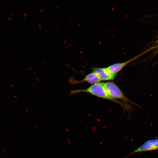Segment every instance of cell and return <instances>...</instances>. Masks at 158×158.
Returning <instances> with one entry per match:
<instances>
[{
    "label": "cell",
    "instance_id": "1",
    "mask_svg": "<svg viewBox=\"0 0 158 158\" xmlns=\"http://www.w3.org/2000/svg\"><path fill=\"white\" fill-rule=\"evenodd\" d=\"M83 92L88 93L96 97L114 102L121 105L128 111L129 112L131 110L132 108L129 104H125L112 98L105 88L103 83L100 82L93 84L86 89L73 90L70 91L71 95Z\"/></svg>",
    "mask_w": 158,
    "mask_h": 158
},
{
    "label": "cell",
    "instance_id": "2",
    "mask_svg": "<svg viewBox=\"0 0 158 158\" xmlns=\"http://www.w3.org/2000/svg\"><path fill=\"white\" fill-rule=\"evenodd\" d=\"M103 84L109 94L113 99L118 100H120L126 104H128V103H129L139 106L138 104L128 99L114 82L103 83Z\"/></svg>",
    "mask_w": 158,
    "mask_h": 158
},
{
    "label": "cell",
    "instance_id": "3",
    "mask_svg": "<svg viewBox=\"0 0 158 158\" xmlns=\"http://www.w3.org/2000/svg\"><path fill=\"white\" fill-rule=\"evenodd\" d=\"M149 49L142 52L131 59L123 62L116 63L112 64L106 68L107 70L111 74L116 76L117 73L130 63L136 60L144 54L151 50Z\"/></svg>",
    "mask_w": 158,
    "mask_h": 158
},
{
    "label": "cell",
    "instance_id": "4",
    "mask_svg": "<svg viewBox=\"0 0 158 158\" xmlns=\"http://www.w3.org/2000/svg\"><path fill=\"white\" fill-rule=\"evenodd\" d=\"M158 149V138L146 141L139 147L134 150L127 157L137 153L150 151Z\"/></svg>",
    "mask_w": 158,
    "mask_h": 158
},
{
    "label": "cell",
    "instance_id": "5",
    "mask_svg": "<svg viewBox=\"0 0 158 158\" xmlns=\"http://www.w3.org/2000/svg\"><path fill=\"white\" fill-rule=\"evenodd\" d=\"M101 81V79L97 74L93 71L87 74L81 80H75L70 79L69 82L72 84H78L84 82H87L93 85L100 83Z\"/></svg>",
    "mask_w": 158,
    "mask_h": 158
},
{
    "label": "cell",
    "instance_id": "6",
    "mask_svg": "<svg viewBox=\"0 0 158 158\" xmlns=\"http://www.w3.org/2000/svg\"><path fill=\"white\" fill-rule=\"evenodd\" d=\"M93 71L98 75L102 80L107 81L113 80L116 76L110 73L106 68H94Z\"/></svg>",
    "mask_w": 158,
    "mask_h": 158
},
{
    "label": "cell",
    "instance_id": "7",
    "mask_svg": "<svg viewBox=\"0 0 158 158\" xmlns=\"http://www.w3.org/2000/svg\"><path fill=\"white\" fill-rule=\"evenodd\" d=\"M152 50L154 49H155L156 48H158V45H156L155 46H154V47H151Z\"/></svg>",
    "mask_w": 158,
    "mask_h": 158
},
{
    "label": "cell",
    "instance_id": "8",
    "mask_svg": "<svg viewBox=\"0 0 158 158\" xmlns=\"http://www.w3.org/2000/svg\"><path fill=\"white\" fill-rule=\"evenodd\" d=\"M8 18L9 20H12L11 18V17H8Z\"/></svg>",
    "mask_w": 158,
    "mask_h": 158
},
{
    "label": "cell",
    "instance_id": "9",
    "mask_svg": "<svg viewBox=\"0 0 158 158\" xmlns=\"http://www.w3.org/2000/svg\"><path fill=\"white\" fill-rule=\"evenodd\" d=\"M23 14H24V15H25V16H27V13H23Z\"/></svg>",
    "mask_w": 158,
    "mask_h": 158
},
{
    "label": "cell",
    "instance_id": "10",
    "mask_svg": "<svg viewBox=\"0 0 158 158\" xmlns=\"http://www.w3.org/2000/svg\"><path fill=\"white\" fill-rule=\"evenodd\" d=\"M10 14L12 15H13V12H10Z\"/></svg>",
    "mask_w": 158,
    "mask_h": 158
},
{
    "label": "cell",
    "instance_id": "11",
    "mask_svg": "<svg viewBox=\"0 0 158 158\" xmlns=\"http://www.w3.org/2000/svg\"><path fill=\"white\" fill-rule=\"evenodd\" d=\"M14 97L15 98H16V99H17V96L14 95Z\"/></svg>",
    "mask_w": 158,
    "mask_h": 158
},
{
    "label": "cell",
    "instance_id": "12",
    "mask_svg": "<svg viewBox=\"0 0 158 158\" xmlns=\"http://www.w3.org/2000/svg\"><path fill=\"white\" fill-rule=\"evenodd\" d=\"M36 80L38 81H39V79L38 78H36Z\"/></svg>",
    "mask_w": 158,
    "mask_h": 158
},
{
    "label": "cell",
    "instance_id": "13",
    "mask_svg": "<svg viewBox=\"0 0 158 158\" xmlns=\"http://www.w3.org/2000/svg\"><path fill=\"white\" fill-rule=\"evenodd\" d=\"M38 25L39 26H41V23H38Z\"/></svg>",
    "mask_w": 158,
    "mask_h": 158
},
{
    "label": "cell",
    "instance_id": "14",
    "mask_svg": "<svg viewBox=\"0 0 158 158\" xmlns=\"http://www.w3.org/2000/svg\"><path fill=\"white\" fill-rule=\"evenodd\" d=\"M23 18L24 19H25V20H26V17H24V16H23Z\"/></svg>",
    "mask_w": 158,
    "mask_h": 158
},
{
    "label": "cell",
    "instance_id": "15",
    "mask_svg": "<svg viewBox=\"0 0 158 158\" xmlns=\"http://www.w3.org/2000/svg\"><path fill=\"white\" fill-rule=\"evenodd\" d=\"M28 69L29 70H31V68L30 67H28Z\"/></svg>",
    "mask_w": 158,
    "mask_h": 158
},
{
    "label": "cell",
    "instance_id": "16",
    "mask_svg": "<svg viewBox=\"0 0 158 158\" xmlns=\"http://www.w3.org/2000/svg\"><path fill=\"white\" fill-rule=\"evenodd\" d=\"M25 111H27L28 112H29V111H28V109H25Z\"/></svg>",
    "mask_w": 158,
    "mask_h": 158
},
{
    "label": "cell",
    "instance_id": "17",
    "mask_svg": "<svg viewBox=\"0 0 158 158\" xmlns=\"http://www.w3.org/2000/svg\"><path fill=\"white\" fill-rule=\"evenodd\" d=\"M11 85L13 87H14V85L13 84H11Z\"/></svg>",
    "mask_w": 158,
    "mask_h": 158
},
{
    "label": "cell",
    "instance_id": "18",
    "mask_svg": "<svg viewBox=\"0 0 158 158\" xmlns=\"http://www.w3.org/2000/svg\"><path fill=\"white\" fill-rule=\"evenodd\" d=\"M39 28H40V29H42V28H41V26H39Z\"/></svg>",
    "mask_w": 158,
    "mask_h": 158
},
{
    "label": "cell",
    "instance_id": "19",
    "mask_svg": "<svg viewBox=\"0 0 158 158\" xmlns=\"http://www.w3.org/2000/svg\"><path fill=\"white\" fill-rule=\"evenodd\" d=\"M41 10L42 11H43V9H43V8H41Z\"/></svg>",
    "mask_w": 158,
    "mask_h": 158
},
{
    "label": "cell",
    "instance_id": "20",
    "mask_svg": "<svg viewBox=\"0 0 158 158\" xmlns=\"http://www.w3.org/2000/svg\"><path fill=\"white\" fill-rule=\"evenodd\" d=\"M42 62H43V63L44 64H46V63H45V62L44 61H42Z\"/></svg>",
    "mask_w": 158,
    "mask_h": 158
},
{
    "label": "cell",
    "instance_id": "21",
    "mask_svg": "<svg viewBox=\"0 0 158 158\" xmlns=\"http://www.w3.org/2000/svg\"><path fill=\"white\" fill-rule=\"evenodd\" d=\"M14 72L16 73H17L16 71H14Z\"/></svg>",
    "mask_w": 158,
    "mask_h": 158
},
{
    "label": "cell",
    "instance_id": "22",
    "mask_svg": "<svg viewBox=\"0 0 158 158\" xmlns=\"http://www.w3.org/2000/svg\"><path fill=\"white\" fill-rule=\"evenodd\" d=\"M55 7L56 8H58V6H55Z\"/></svg>",
    "mask_w": 158,
    "mask_h": 158
},
{
    "label": "cell",
    "instance_id": "23",
    "mask_svg": "<svg viewBox=\"0 0 158 158\" xmlns=\"http://www.w3.org/2000/svg\"><path fill=\"white\" fill-rule=\"evenodd\" d=\"M39 10H40V11L41 12H42V11L41 10V9H40Z\"/></svg>",
    "mask_w": 158,
    "mask_h": 158
},
{
    "label": "cell",
    "instance_id": "24",
    "mask_svg": "<svg viewBox=\"0 0 158 158\" xmlns=\"http://www.w3.org/2000/svg\"><path fill=\"white\" fill-rule=\"evenodd\" d=\"M34 126H35V127H36L37 128V127L36 125H35Z\"/></svg>",
    "mask_w": 158,
    "mask_h": 158
},
{
    "label": "cell",
    "instance_id": "25",
    "mask_svg": "<svg viewBox=\"0 0 158 158\" xmlns=\"http://www.w3.org/2000/svg\"><path fill=\"white\" fill-rule=\"evenodd\" d=\"M17 117L18 118H20V117H19V116H17Z\"/></svg>",
    "mask_w": 158,
    "mask_h": 158
},
{
    "label": "cell",
    "instance_id": "26",
    "mask_svg": "<svg viewBox=\"0 0 158 158\" xmlns=\"http://www.w3.org/2000/svg\"><path fill=\"white\" fill-rule=\"evenodd\" d=\"M3 150L5 151H6V150L5 149H3Z\"/></svg>",
    "mask_w": 158,
    "mask_h": 158
},
{
    "label": "cell",
    "instance_id": "27",
    "mask_svg": "<svg viewBox=\"0 0 158 158\" xmlns=\"http://www.w3.org/2000/svg\"><path fill=\"white\" fill-rule=\"evenodd\" d=\"M54 25H55V26H57V25L56 24H54Z\"/></svg>",
    "mask_w": 158,
    "mask_h": 158
}]
</instances>
